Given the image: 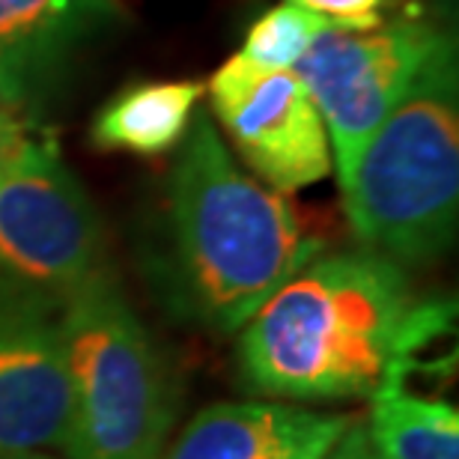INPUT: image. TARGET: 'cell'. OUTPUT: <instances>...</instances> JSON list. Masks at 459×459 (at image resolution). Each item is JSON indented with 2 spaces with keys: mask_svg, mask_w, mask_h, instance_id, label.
Here are the masks:
<instances>
[{
  "mask_svg": "<svg viewBox=\"0 0 459 459\" xmlns=\"http://www.w3.org/2000/svg\"><path fill=\"white\" fill-rule=\"evenodd\" d=\"M0 459H54L48 454H0Z\"/></svg>",
  "mask_w": 459,
  "mask_h": 459,
  "instance_id": "17",
  "label": "cell"
},
{
  "mask_svg": "<svg viewBox=\"0 0 459 459\" xmlns=\"http://www.w3.org/2000/svg\"><path fill=\"white\" fill-rule=\"evenodd\" d=\"M105 274L93 200L51 143L27 137L0 173V296L60 314Z\"/></svg>",
  "mask_w": 459,
  "mask_h": 459,
  "instance_id": "5",
  "label": "cell"
},
{
  "mask_svg": "<svg viewBox=\"0 0 459 459\" xmlns=\"http://www.w3.org/2000/svg\"><path fill=\"white\" fill-rule=\"evenodd\" d=\"M316 254L287 197L233 161L215 119H191L168 179L155 265L164 299L204 328L233 334Z\"/></svg>",
  "mask_w": 459,
  "mask_h": 459,
  "instance_id": "2",
  "label": "cell"
},
{
  "mask_svg": "<svg viewBox=\"0 0 459 459\" xmlns=\"http://www.w3.org/2000/svg\"><path fill=\"white\" fill-rule=\"evenodd\" d=\"M349 424L346 411L283 400L215 403L188 420L164 459H323Z\"/></svg>",
  "mask_w": 459,
  "mask_h": 459,
  "instance_id": "9",
  "label": "cell"
},
{
  "mask_svg": "<svg viewBox=\"0 0 459 459\" xmlns=\"http://www.w3.org/2000/svg\"><path fill=\"white\" fill-rule=\"evenodd\" d=\"M358 245L391 263L427 265L456 236L459 215V66L456 39L427 63L379 126L343 186Z\"/></svg>",
  "mask_w": 459,
  "mask_h": 459,
  "instance_id": "3",
  "label": "cell"
},
{
  "mask_svg": "<svg viewBox=\"0 0 459 459\" xmlns=\"http://www.w3.org/2000/svg\"><path fill=\"white\" fill-rule=\"evenodd\" d=\"M301 9L323 15L328 24L346 30H370L397 15L403 0H287Z\"/></svg>",
  "mask_w": 459,
  "mask_h": 459,
  "instance_id": "14",
  "label": "cell"
},
{
  "mask_svg": "<svg viewBox=\"0 0 459 459\" xmlns=\"http://www.w3.org/2000/svg\"><path fill=\"white\" fill-rule=\"evenodd\" d=\"M69 373L66 459H159L179 415V391L150 328L114 274L57 316Z\"/></svg>",
  "mask_w": 459,
  "mask_h": 459,
  "instance_id": "4",
  "label": "cell"
},
{
  "mask_svg": "<svg viewBox=\"0 0 459 459\" xmlns=\"http://www.w3.org/2000/svg\"><path fill=\"white\" fill-rule=\"evenodd\" d=\"M364 427L379 459H459V411L445 400L411 394L403 379L373 394Z\"/></svg>",
  "mask_w": 459,
  "mask_h": 459,
  "instance_id": "12",
  "label": "cell"
},
{
  "mask_svg": "<svg viewBox=\"0 0 459 459\" xmlns=\"http://www.w3.org/2000/svg\"><path fill=\"white\" fill-rule=\"evenodd\" d=\"M328 27L323 15L296 4H281L256 18L245 36L242 57L265 69H296L314 39Z\"/></svg>",
  "mask_w": 459,
  "mask_h": 459,
  "instance_id": "13",
  "label": "cell"
},
{
  "mask_svg": "<svg viewBox=\"0 0 459 459\" xmlns=\"http://www.w3.org/2000/svg\"><path fill=\"white\" fill-rule=\"evenodd\" d=\"M454 33L420 15H394L370 30H346L328 24L296 75L314 99L332 143L341 188L379 126L403 102L424 66Z\"/></svg>",
  "mask_w": 459,
  "mask_h": 459,
  "instance_id": "6",
  "label": "cell"
},
{
  "mask_svg": "<svg viewBox=\"0 0 459 459\" xmlns=\"http://www.w3.org/2000/svg\"><path fill=\"white\" fill-rule=\"evenodd\" d=\"M114 0H0V111L39 105Z\"/></svg>",
  "mask_w": 459,
  "mask_h": 459,
  "instance_id": "10",
  "label": "cell"
},
{
  "mask_svg": "<svg viewBox=\"0 0 459 459\" xmlns=\"http://www.w3.org/2000/svg\"><path fill=\"white\" fill-rule=\"evenodd\" d=\"M323 459H379V454L373 451L364 420L352 418V424L346 427V433L337 438V445Z\"/></svg>",
  "mask_w": 459,
  "mask_h": 459,
  "instance_id": "15",
  "label": "cell"
},
{
  "mask_svg": "<svg viewBox=\"0 0 459 459\" xmlns=\"http://www.w3.org/2000/svg\"><path fill=\"white\" fill-rule=\"evenodd\" d=\"M206 93L200 81H152L114 96L99 111L90 141L99 150L161 155L186 141L197 99Z\"/></svg>",
  "mask_w": 459,
  "mask_h": 459,
  "instance_id": "11",
  "label": "cell"
},
{
  "mask_svg": "<svg viewBox=\"0 0 459 459\" xmlns=\"http://www.w3.org/2000/svg\"><path fill=\"white\" fill-rule=\"evenodd\" d=\"M454 316V299L420 296L388 256L367 247L316 254L238 328V382L299 406L373 397L406 379Z\"/></svg>",
  "mask_w": 459,
  "mask_h": 459,
  "instance_id": "1",
  "label": "cell"
},
{
  "mask_svg": "<svg viewBox=\"0 0 459 459\" xmlns=\"http://www.w3.org/2000/svg\"><path fill=\"white\" fill-rule=\"evenodd\" d=\"M209 102L233 150L272 191H299L334 173L325 123L292 69L236 54L209 78Z\"/></svg>",
  "mask_w": 459,
  "mask_h": 459,
  "instance_id": "7",
  "label": "cell"
},
{
  "mask_svg": "<svg viewBox=\"0 0 459 459\" xmlns=\"http://www.w3.org/2000/svg\"><path fill=\"white\" fill-rule=\"evenodd\" d=\"M24 141H27V137L22 134V126H18L6 111H0V173H4L9 159L22 150Z\"/></svg>",
  "mask_w": 459,
  "mask_h": 459,
  "instance_id": "16",
  "label": "cell"
},
{
  "mask_svg": "<svg viewBox=\"0 0 459 459\" xmlns=\"http://www.w3.org/2000/svg\"><path fill=\"white\" fill-rule=\"evenodd\" d=\"M60 314L0 296V454L60 451L69 373Z\"/></svg>",
  "mask_w": 459,
  "mask_h": 459,
  "instance_id": "8",
  "label": "cell"
}]
</instances>
